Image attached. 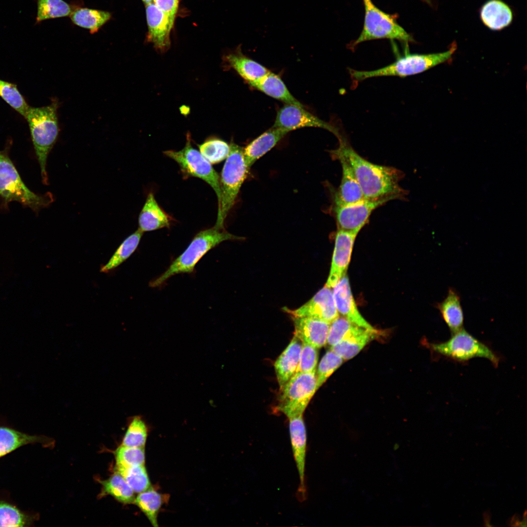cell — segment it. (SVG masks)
I'll use <instances>...</instances> for the list:
<instances>
[{
  "label": "cell",
  "instance_id": "2e32d148",
  "mask_svg": "<svg viewBox=\"0 0 527 527\" xmlns=\"http://www.w3.org/2000/svg\"><path fill=\"white\" fill-rule=\"evenodd\" d=\"M146 16L148 41L157 50L166 51L170 47V34L174 23L153 2L146 4Z\"/></svg>",
  "mask_w": 527,
  "mask_h": 527
},
{
  "label": "cell",
  "instance_id": "d4e9b609",
  "mask_svg": "<svg viewBox=\"0 0 527 527\" xmlns=\"http://www.w3.org/2000/svg\"><path fill=\"white\" fill-rule=\"evenodd\" d=\"M436 307L451 334L463 328L464 319L461 298L455 289L450 287L445 299L442 302L438 303Z\"/></svg>",
  "mask_w": 527,
  "mask_h": 527
},
{
  "label": "cell",
  "instance_id": "4dcf8cb0",
  "mask_svg": "<svg viewBox=\"0 0 527 527\" xmlns=\"http://www.w3.org/2000/svg\"><path fill=\"white\" fill-rule=\"evenodd\" d=\"M100 483L102 486L101 496L109 495L124 504L134 503L135 492L118 472L115 471L109 478Z\"/></svg>",
  "mask_w": 527,
  "mask_h": 527
},
{
  "label": "cell",
  "instance_id": "836d02e7",
  "mask_svg": "<svg viewBox=\"0 0 527 527\" xmlns=\"http://www.w3.org/2000/svg\"><path fill=\"white\" fill-rule=\"evenodd\" d=\"M148 426L143 418L136 415L130 418L122 446L144 447L147 435Z\"/></svg>",
  "mask_w": 527,
  "mask_h": 527
},
{
  "label": "cell",
  "instance_id": "9a60e30c",
  "mask_svg": "<svg viewBox=\"0 0 527 527\" xmlns=\"http://www.w3.org/2000/svg\"><path fill=\"white\" fill-rule=\"evenodd\" d=\"M358 234L338 229L329 274L325 286L333 288L345 275Z\"/></svg>",
  "mask_w": 527,
  "mask_h": 527
},
{
  "label": "cell",
  "instance_id": "6da1fadb",
  "mask_svg": "<svg viewBox=\"0 0 527 527\" xmlns=\"http://www.w3.org/2000/svg\"><path fill=\"white\" fill-rule=\"evenodd\" d=\"M339 147L330 151L332 156L344 157L350 165L362 190L364 198L369 200L403 199L406 191L399 185L403 172L390 166L373 163L358 154L346 137L341 133L337 138Z\"/></svg>",
  "mask_w": 527,
  "mask_h": 527
},
{
  "label": "cell",
  "instance_id": "f35d334b",
  "mask_svg": "<svg viewBox=\"0 0 527 527\" xmlns=\"http://www.w3.org/2000/svg\"><path fill=\"white\" fill-rule=\"evenodd\" d=\"M115 466L130 467L144 465V447H130L121 445L114 452Z\"/></svg>",
  "mask_w": 527,
  "mask_h": 527
},
{
  "label": "cell",
  "instance_id": "7c38bea8",
  "mask_svg": "<svg viewBox=\"0 0 527 527\" xmlns=\"http://www.w3.org/2000/svg\"><path fill=\"white\" fill-rule=\"evenodd\" d=\"M272 127L288 132L304 127H319L332 132L337 138L341 133L338 128L310 113L304 106L290 104H285L278 110Z\"/></svg>",
  "mask_w": 527,
  "mask_h": 527
},
{
  "label": "cell",
  "instance_id": "f6af8a7d",
  "mask_svg": "<svg viewBox=\"0 0 527 527\" xmlns=\"http://www.w3.org/2000/svg\"><path fill=\"white\" fill-rule=\"evenodd\" d=\"M425 0L426 2L428 3H430V0Z\"/></svg>",
  "mask_w": 527,
  "mask_h": 527
},
{
  "label": "cell",
  "instance_id": "e575fe53",
  "mask_svg": "<svg viewBox=\"0 0 527 527\" xmlns=\"http://www.w3.org/2000/svg\"><path fill=\"white\" fill-rule=\"evenodd\" d=\"M115 471L124 478L135 493H141L152 487L144 465L130 467L115 466Z\"/></svg>",
  "mask_w": 527,
  "mask_h": 527
},
{
  "label": "cell",
  "instance_id": "1f68e13d",
  "mask_svg": "<svg viewBox=\"0 0 527 527\" xmlns=\"http://www.w3.org/2000/svg\"><path fill=\"white\" fill-rule=\"evenodd\" d=\"M70 16L75 24L89 30L91 33L97 32L111 18L108 12L87 8H78Z\"/></svg>",
  "mask_w": 527,
  "mask_h": 527
},
{
  "label": "cell",
  "instance_id": "d6a6232c",
  "mask_svg": "<svg viewBox=\"0 0 527 527\" xmlns=\"http://www.w3.org/2000/svg\"><path fill=\"white\" fill-rule=\"evenodd\" d=\"M143 232L139 229L128 236L119 245L109 261L102 265L100 271L108 273L125 261L136 250Z\"/></svg>",
  "mask_w": 527,
  "mask_h": 527
},
{
  "label": "cell",
  "instance_id": "7bdbcfd3",
  "mask_svg": "<svg viewBox=\"0 0 527 527\" xmlns=\"http://www.w3.org/2000/svg\"><path fill=\"white\" fill-rule=\"evenodd\" d=\"M156 5L174 23L178 9L179 0H153Z\"/></svg>",
  "mask_w": 527,
  "mask_h": 527
},
{
  "label": "cell",
  "instance_id": "8992f818",
  "mask_svg": "<svg viewBox=\"0 0 527 527\" xmlns=\"http://www.w3.org/2000/svg\"><path fill=\"white\" fill-rule=\"evenodd\" d=\"M457 49L453 43L446 52L428 54H406L384 67L371 71L348 69L352 78L358 81L373 77L398 76L405 77L425 71L449 60Z\"/></svg>",
  "mask_w": 527,
  "mask_h": 527
},
{
  "label": "cell",
  "instance_id": "603a6c76",
  "mask_svg": "<svg viewBox=\"0 0 527 527\" xmlns=\"http://www.w3.org/2000/svg\"><path fill=\"white\" fill-rule=\"evenodd\" d=\"M302 347V341L294 335L288 346L275 362L274 368L280 388L295 373Z\"/></svg>",
  "mask_w": 527,
  "mask_h": 527
},
{
  "label": "cell",
  "instance_id": "3957f363",
  "mask_svg": "<svg viewBox=\"0 0 527 527\" xmlns=\"http://www.w3.org/2000/svg\"><path fill=\"white\" fill-rule=\"evenodd\" d=\"M215 226L202 230L193 238L185 250L175 259L168 268L149 283L152 287L162 285L171 277L182 273H192L198 262L209 250L227 240H243Z\"/></svg>",
  "mask_w": 527,
  "mask_h": 527
},
{
  "label": "cell",
  "instance_id": "ee69618b",
  "mask_svg": "<svg viewBox=\"0 0 527 527\" xmlns=\"http://www.w3.org/2000/svg\"><path fill=\"white\" fill-rule=\"evenodd\" d=\"M142 0L145 4V5L153 2V0Z\"/></svg>",
  "mask_w": 527,
  "mask_h": 527
},
{
  "label": "cell",
  "instance_id": "8fae6325",
  "mask_svg": "<svg viewBox=\"0 0 527 527\" xmlns=\"http://www.w3.org/2000/svg\"><path fill=\"white\" fill-rule=\"evenodd\" d=\"M387 199H363L344 205H334L333 211L338 229L358 234L366 223L372 212L388 202Z\"/></svg>",
  "mask_w": 527,
  "mask_h": 527
},
{
  "label": "cell",
  "instance_id": "5b68a950",
  "mask_svg": "<svg viewBox=\"0 0 527 527\" xmlns=\"http://www.w3.org/2000/svg\"><path fill=\"white\" fill-rule=\"evenodd\" d=\"M249 169L244 158L243 148L231 143L230 152L220 178L221 201L216 227L223 229L224 220L234 204Z\"/></svg>",
  "mask_w": 527,
  "mask_h": 527
},
{
  "label": "cell",
  "instance_id": "4fadbf2b",
  "mask_svg": "<svg viewBox=\"0 0 527 527\" xmlns=\"http://www.w3.org/2000/svg\"><path fill=\"white\" fill-rule=\"evenodd\" d=\"M289 420L290 442L300 480L297 497L300 502H303L307 498L305 479L306 431L303 415L289 418Z\"/></svg>",
  "mask_w": 527,
  "mask_h": 527
},
{
  "label": "cell",
  "instance_id": "4316f807",
  "mask_svg": "<svg viewBox=\"0 0 527 527\" xmlns=\"http://www.w3.org/2000/svg\"><path fill=\"white\" fill-rule=\"evenodd\" d=\"M249 84L255 88L285 104L304 106L290 93L280 77L271 72L261 79Z\"/></svg>",
  "mask_w": 527,
  "mask_h": 527
},
{
  "label": "cell",
  "instance_id": "ba28073f",
  "mask_svg": "<svg viewBox=\"0 0 527 527\" xmlns=\"http://www.w3.org/2000/svg\"><path fill=\"white\" fill-rule=\"evenodd\" d=\"M363 1L365 10L363 29L351 47L365 41L381 39L413 41L411 36L397 22L394 16L380 10L371 0Z\"/></svg>",
  "mask_w": 527,
  "mask_h": 527
},
{
  "label": "cell",
  "instance_id": "ab89813d",
  "mask_svg": "<svg viewBox=\"0 0 527 527\" xmlns=\"http://www.w3.org/2000/svg\"><path fill=\"white\" fill-rule=\"evenodd\" d=\"M344 359L331 349L327 351L322 358L318 368L317 389L342 364Z\"/></svg>",
  "mask_w": 527,
  "mask_h": 527
},
{
  "label": "cell",
  "instance_id": "74e56055",
  "mask_svg": "<svg viewBox=\"0 0 527 527\" xmlns=\"http://www.w3.org/2000/svg\"><path fill=\"white\" fill-rule=\"evenodd\" d=\"M200 152L211 164L218 163L228 157L230 145L218 139H211L199 145Z\"/></svg>",
  "mask_w": 527,
  "mask_h": 527
},
{
  "label": "cell",
  "instance_id": "e0dca14e",
  "mask_svg": "<svg viewBox=\"0 0 527 527\" xmlns=\"http://www.w3.org/2000/svg\"><path fill=\"white\" fill-rule=\"evenodd\" d=\"M336 306L339 315L352 324L370 330H376L362 316L354 300L348 276H343L333 288Z\"/></svg>",
  "mask_w": 527,
  "mask_h": 527
},
{
  "label": "cell",
  "instance_id": "44dd1931",
  "mask_svg": "<svg viewBox=\"0 0 527 527\" xmlns=\"http://www.w3.org/2000/svg\"><path fill=\"white\" fill-rule=\"evenodd\" d=\"M339 160L342 168L340 186L334 195V205H344L364 199L359 184L346 159L340 155L332 156Z\"/></svg>",
  "mask_w": 527,
  "mask_h": 527
},
{
  "label": "cell",
  "instance_id": "ffe728a7",
  "mask_svg": "<svg viewBox=\"0 0 527 527\" xmlns=\"http://www.w3.org/2000/svg\"><path fill=\"white\" fill-rule=\"evenodd\" d=\"M377 334V330H368L354 324L340 342L331 346V350L344 360L351 359Z\"/></svg>",
  "mask_w": 527,
  "mask_h": 527
},
{
  "label": "cell",
  "instance_id": "484cf974",
  "mask_svg": "<svg viewBox=\"0 0 527 527\" xmlns=\"http://www.w3.org/2000/svg\"><path fill=\"white\" fill-rule=\"evenodd\" d=\"M224 60L248 83L261 79L270 72L257 61L244 56L239 50L228 54Z\"/></svg>",
  "mask_w": 527,
  "mask_h": 527
},
{
  "label": "cell",
  "instance_id": "7402d4cb",
  "mask_svg": "<svg viewBox=\"0 0 527 527\" xmlns=\"http://www.w3.org/2000/svg\"><path fill=\"white\" fill-rule=\"evenodd\" d=\"M288 133L284 129L272 127L262 134L243 148V156L249 169L260 158L274 147Z\"/></svg>",
  "mask_w": 527,
  "mask_h": 527
},
{
  "label": "cell",
  "instance_id": "cb8c5ba5",
  "mask_svg": "<svg viewBox=\"0 0 527 527\" xmlns=\"http://www.w3.org/2000/svg\"><path fill=\"white\" fill-rule=\"evenodd\" d=\"M170 220L158 204L153 193H149L139 216L138 229L143 232L169 227Z\"/></svg>",
  "mask_w": 527,
  "mask_h": 527
},
{
  "label": "cell",
  "instance_id": "ac0fdd59",
  "mask_svg": "<svg viewBox=\"0 0 527 527\" xmlns=\"http://www.w3.org/2000/svg\"><path fill=\"white\" fill-rule=\"evenodd\" d=\"M293 320L294 335L302 342L317 348L322 347L326 344L330 324L310 317H293Z\"/></svg>",
  "mask_w": 527,
  "mask_h": 527
},
{
  "label": "cell",
  "instance_id": "52a82bcc",
  "mask_svg": "<svg viewBox=\"0 0 527 527\" xmlns=\"http://www.w3.org/2000/svg\"><path fill=\"white\" fill-rule=\"evenodd\" d=\"M433 352L452 360L466 362L476 357L484 358L498 366L500 357L486 344L481 342L463 328L452 334L444 342L429 343Z\"/></svg>",
  "mask_w": 527,
  "mask_h": 527
},
{
  "label": "cell",
  "instance_id": "8d00e7d4",
  "mask_svg": "<svg viewBox=\"0 0 527 527\" xmlns=\"http://www.w3.org/2000/svg\"><path fill=\"white\" fill-rule=\"evenodd\" d=\"M0 97L14 110L25 118L30 107L16 85L0 79Z\"/></svg>",
  "mask_w": 527,
  "mask_h": 527
},
{
  "label": "cell",
  "instance_id": "5bb4252c",
  "mask_svg": "<svg viewBox=\"0 0 527 527\" xmlns=\"http://www.w3.org/2000/svg\"><path fill=\"white\" fill-rule=\"evenodd\" d=\"M284 309L293 317L316 318L329 324L339 316L333 291L325 286L300 307L295 310L287 308Z\"/></svg>",
  "mask_w": 527,
  "mask_h": 527
},
{
  "label": "cell",
  "instance_id": "9c48e42d",
  "mask_svg": "<svg viewBox=\"0 0 527 527\" xmlns=\"http://www.w3.org/2000/svg\"><path fill=\"white\" fill-rule=\"evenodd\" d=\"M317 390L316 371L295 373L280 388L278 410L288 419L303 415Z\"/></svg>",
  "mask_w": 527,
  "mask_h": 527
},
{
  "label": "cell",
  "instance_id": "7a4b0ae2",
  "mask_svg": "<svg viewBox=\"0 0 527 527\" xmlns=\"http://www.w3.org/2000/svg\"><path fill=\"white\" fill-rule=\"evenodd\" d=\"M58 101L41 107L30 106L25 119L29 125L36 157L40 166L43 184H48L46 164L48 155L58 137Z\"/></svg>",
  "mask_w": 527,
  "mask_h": 527
},
{
  "label": "cell",
  "instance_id": "30bf717a",
  "mask_svg": "<svg viewBox=\"0 0 527 527\" xmlns=\"http://www.w3.org/2000/svg\"><path fill=\"white\" fill-rule=\"evenodd\" d=\"M191 142L190 136L187 134L185 146L182 150H167L163 152L164 154L178 164L184 176L199 178L209 184L216 194L219 206L221 201L220 177L211 163L192 146Z\"/></svg>",
  "mask_w": 527,
  "mask_h": 527
},
{
  "label": "cell",
  "instance_id": "b9f144b4",
  "mask_svg": "<svg viewBox=\"0 0 527 527\" xmlns=\"http://www.w3.org/2000/svg\"><path fill=\"white\" fill-rule=\"evenodd\" d=\"M353 324L346 318L339 316L330 324L326 343L331 346L338 344L344 338Z\"/></svg>",
  "mask_w": 527,
  "mask_h": 527
},
{
  "label": "cell",
  "instance_id": "277c9868",
  "mask_svg": "<svg viewBox=\"0 0 527 527\" xmlns=\"http://www.w3.org/2000/svg\"><path fill=\"white\" fill-rule=\"evenodd\" d=\"M7 148L0 151V197L6 203L17 202L35 212L48 206L53 201L50 192L38 195L22 181L10 159Z\"/></svg>",
  "mask_w": 527,
  "mask_h": 527
},
{
  "label": "cell",
  "instance_id": "f546056e",
  "mask_svg": "<svg viewBox=\"0 0 527 527\" xmlns=\"http://www.w3.org/2000/svg\"><path fill=\"white\" fill-rule=\"evenodd\" d=\"M167 500V495L158 492L152 487L139 493L135 504L148 518L154 527H159L157 517L160 509Z\"/></svg>",
  "mask_w": 527,
  "mask_h": 527
},
{
  "label": "cell",
  "instance_id": "d590c367",
  "mask_svg": "<svg viewBox=\"0 0 527 527\" xmlns=\"http://www.w3.org/2000/svg\"><path fill=\"white\" fill-rule=\"evenodd\" d=\"M36 23L50 19L70 15V6L63 0H37Z\"/></svg>",
  "mask_w": 527,
  "mask_h": 527
},
{
  "label": "cell",
  "instance_id": "d6986e66",
  "mask_svg": "<svg viewBox=\"0 0 527 527\" xmlns=\"http://www.w3.org/2000/svg\"><path fill=\"white\" fill-rule=\"evenodd\" d=\"M36 443L48 447L52 441L42 435H30L8 426L0 425V459L23 446Z\"/></svg>",
  "mask_w": 527,
  "mask_h": 527
},
{
  "label": "cell",
  "instance_id": "83f0119b",
  "mask_svg": "<svg viewBox=\"0 0 527 527\" xmlns=\"http://www.w3.org/2000/svg\"><path fill=\"white\" fill-rule=\"evenodd\" d=\"M38 519V513L22 510L7 500H0V527H32Z\"/></svg>",
  "mask_w": 527,
  "mask_h": 527
},
{
  "label": "cell",
  "instance_id": "60d3db41",
  "mask_svg": "<svg viewBox=\"0 0 527 527\" xmlns=\"http://www.w3.org/2000/svg\"><path fill=\"white\" fill-rule=\"evenodd\" d=\"M317 348L310 344L302 342L299 362L295 373L316 371L318 360Z\"/></svg>",
  "mask_w": 527,
  "mask_h": 527
},
{
  "label": "cell",
  "instance_id": "f1b7e54d",
  "mask_svg": "<svg viewBox=\"0 0 527 527\" xmlns=\"http://www.w3.org/2000/svg\"><path fill=\"white\" fill-rule=\"evenodd\" d=\"M481 17L489 28L499 30L507 26L512 21V14L509 7L498 0H492L482 7Z\"/></svg>",
  "mask_w": 527,
  "mask_h": 527
}]
</instances>
